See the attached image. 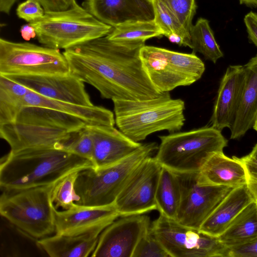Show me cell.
<instances>
[{"instance_id":"4dcf8cb0","label":"cell","mask_w":257,"mask_h":257,"mask_svg":"<svg viewBox=\"0 0 257 257\" xmlns=\"http://www.w3.org/2000/svg\"><path fill=\"white\" fill-rule=\"evenodd\" d=\"M165 52L174 68L194 82L202 77L205 71V65L195 53H183L167 49H165Z\"/></svg>"},{"instance_id":"b9f144b4","label":"cell","mask_w":257,"mask_h":257,"mask_svg":"<svg viewBox=\"0 0 257 257\" xmlns=\"http://www.w3.org/2000/svg\"><path fill=\"white\" fill-rule=\"evenodd\" d=\"M17 0H0V11L9 15L12 7Z\"/></svg>"},{"instance_id":"f35d334b","label":"cell","mask_w":257,"mask_h":257,"mask_svg":"<svg viewBox=\"0 0 257 257\" xmlns=\"http://www.w3.org/2000/svg\"><path fill=\"white\" fill-rule=\"evenodd\" d=\"M45 12L61 11L71 8L76 0H36Z\"/></svg>"},{"instance_id":"484cf974","label":"cell","mask_w":257,"mask_h":257,"mask_svg":"<svg viewBox=\"0 0 257 257\" xmlns=\"http://www.w3.org/2000/svg\"><path fill=\"white\" fill-rule=\"evenodd\" d=\"M157 210L160 214L177 220L181 201V188L175 172L163 167L156 193Z\"/></svg>"},{"instance_id":"836d02e7","label":"cell","mask_w":257,"mask_h":257,"mask_svg":"<svg viewBox=\"0 0 257 257\" xmlns=\"http://www.w3.org/2000/svg\"><path fill=\"white\" fill-rule=\"evenodd\" d=\"M132 257L171 256L154 234L150 228L138 242Z\"/></svg>"},{"instance_id":"8d00e7d4","label":"cell","mask_w":257,"mask_h":257,"mask_svg":"<svg viewBox=\"0 0 257 257\" xmlns=\"http://www.w3.org/2000/svg\"><path fill=\"white\" fill-rule=\"evenodd\" d=\"M238 159L242 163L245 171L247 189L254 200L257 202V162L247 155L238 158Z\"/></svg>"},{"instance_id":"5bb4252c","label":"cell","mask_w":257,"mask_h":257,"mask_svg":"<svg viewBox=\"0 0 257 257\" xmlns=\"http://www.w3.org/2000/svg\"><path fill=\"white\" fill-rule=\"evenodd\" d=\"M6 77L31 91L51 99L85 106L94 105L86 91L84 82L70 73Z\"/></svg>"},{"instance_id":"7a4b0ae2","label":"cell","mask_w":257,"mask_h":257,"mask_svg":"<svg viewBox=\"0 0 257 257\" xmlns=\"http://www.w3.org/2000/svg\"><path fill=\"white\" fill-rule=\"evenodd\" d=\"M1 161L3 191L54 184L71 172L94 168L90 160L56 147L10 151Z\"/></svg>"},{"instance_id":"d6986e66","label":"cell","mask_w":257,"mask_h":257,"mask_svg":"<svg viewBox=\"0 0 257 257\" xmlns=\"http://www.w3.org/2000/svg\"><path fill=\"white\" fill-rule=\"evenodd\" d=\"M140 57L149 79L160 92H170L177 87L194 83L171 64L165 48L145 45L140 49Z\"/></svg>"},{"instance_id":"74e56055","label":"cell","mask_w":257,"mask_h":257,"mask_svg":"<svg viewBox=\"0 0 257 257\" xmlns=\"http://www.w3.org/2000/svg\"><path fill=\"white\" fill-rule=\"evenodd\" d=\"M229 249V257H257V238L246 244Z\"/></svg>"},{"instance_id":"9c48e42d","label":"cell","mask_w":257,"mask_h":257,"mask_svg":"<svg viewBox=\"0 0 257 257\" xmlns=\"http://www.w3.org/2000/svg\"><path fill=\"white\" fill-rule=\"evenodd\" d=\"M70 73L68 63L59 49L29 42L0 39V75H43Z\"/></svg>"},{"instance_id":"2e32d148","label":"cell","mask_w":257,"mask_h":257,"mask_svg":"<svg viewBox=\"0 0 257 257\" xmlns=\"http://www.w3.org/2000/svg\"><path fill=\"white\" fill-rule=\"evenodd\" d=\"M93 143L92 163L99 169L123 160L142 145L130 139L114 126L86 124Z\"/></svg>"},{"instance_id":"60d3db41","label":"cell","mask_w":257,"mask_h":257,"mask_svg":"<svg viewBox=\"0 0 257 257\" xmlns=\"http://www.w3.org/2000/svg\"><path fill=\"white\" fill-rule=\"evenodd\" d=\"M20 33L22 38L26 41H29L37 36L35 28L29 23L21 27Z\"/></svg>"},{"instance_id":"ba28073f","label":"cell","mask_w":257,"mask_h":257,"mask_svg":"<svg viewBox=\"0 0 257 257\" xmlns=\"http://www.w3.org/2000/svg\"><path fill=\"white\" fill-rule=\"evenodd\" d=\"M54 185L3 191L1 215L34 238L50 236L55 232L56 208L52 199Z\"/></svg>"},{"instance_id":"f6af8a7d","label":"cell","mask_w":257,"mask_h":257,"mask_svg":"<svg viewBox=\"0 0 257 257\" xmlns=\"http://www.w3.org/2000/svg\"><path fill=\"white\" fill-rule=\"evenodd\" d=\"M252 128L257 132V118Z\"/></svg>"},{"instance_id":"3957f363","label":"cell","mask_w":257,"mask_h":257,"mask_svg":"<svg viewBox=\"0 0 257 257\" xmlns=\"http://www.w3.org/2000/svg\"><path fill=\"white\" fill-rule=\"evenodd\" d=\"M86 123L72 115L43 107H24L12 122L0 124V136L12 152L27 149L56 147Z\"/></svg>"},{"instance_id":"277c9868","label":"cell","mask_w":257,"mask_h":257,"mask_svg":"<svg viewBox=\"0 0 257 257\" xmlns=\"http://www.w3.org/2000/svg\"><path fill=\"white\" fill-rule=\"evenodd\" d=\"M112 101L117 127L136 142L157 132H179L185 121L184 101L172 98L169 92L148 99Z\"/></svg>"},{"instance_id":"83f0119b","label":"cell","mask_w":257,"mask_h":257,"mask_svg":"<svg viewBox=\"0 0 257 257\" xmlns=\"http://www.w3.org/2000/svg\"><path fill=\"white\" fill-rule=\"evenodd\" d=\"M192 53H201L206 60L215 63L223 54L217 43L209 21L200 18L189 31Z\"/></svg>"},{"instance_id":"ab89813d","label":"cell","mask_w":257,"mask_h":257,"mask_svg":"<svg viewBox=\"0 0 257 257\" xmlns=\"http://www.w3.org/2000/svg\"><path fill=\"white\" fill-rule=\"evenodd\" d=\"M248 38L257 47V14L250 12L244 18Z\"/></svg>"},{"instance_id":"8fae6325","label":"cell","mask_w":257,"mask_h":257,"mask_svg":"<svg viewBox=\"0 0 257 257\" xmlns=\"http://www.w3.org/2000/svg\"><path fill=\"white\" fill-rule=\"evenodd\" d=\"M181 188V201L176 221L195 229L201 225L233 189L200 184L198 172L176 173Z\"/></svg>"},{"instance_id":"30bf717a","label":"cell","mask_w":257,"mask_h":257,"mask_svg":"<svg viewBox=\"0 0 257 257\" xmlns=\"http://www.w3.org/2000/svg\"><path fill=\"white\" fill-rule=\"evenodd\" d=\"M151 228L171 257H229L230 249L217 237L161 214Z\"/></svg>"},{"instance_id":"603a6c76","label":"cell","mask_w":257,"mask_h":257,"mask_svg":"<svg viewBox=\"0 0 257 257\" xmlns=\"http://www.w3.org/2000/svg\"><path fill=\"white\" fill-rule=\"evenodd\" d=\"M254 201L246 184L232 189L200 226L199 229L212 236L218 237L235 217Z\"/></svg>"},{"instance_id":"8992f818","label":"cell","mask_w":257,"mask_h":257,"mask_svg":"<svg viewBox=\"0 0 257 257\" xmlns=\"http://www.w3.org/2000/svg\"><path fill=\"white\" fill-rule=\"evenodd\" d=\"M158 147L156 142L142 144L135 152L115 164L99 169L90 168L80 171L74 187L78 197L76 204L88 206L113 205L134 171L144 160L157 152Z\"/></svg>"},{"instance_id":"5b68a950","label":"cell","mask_w":257,"mask_h":257,"mask_svg":"<svg viewBox=\"0 0 257 257\" xmlns=\"http://www.w3.org/2000/svg\"><path fill=\"white\" fill-rule=\"evenodd\" d=\"M154 157L163 167L176 173L198 172L213 153L223 152L228 141L221 131L205 126L160 136Z\"/></svg>"},{"instance_id":"cb8c5ba5","label":"cell","mask_w":257,"mask_h":257,"mask_svg":"<svg viewBox=\"0 0 257 257\" xmlns=\"http://www.w3.org/2000/svg\"><path fill=\"white\" fill-rule=\"evenodd\" d=\"M103 229L78 235L56 233L38 239L37 245L51 257H87L95 248Z\"/></svg>"},{"instance_id":"d6a6232c","label":"cell","mask_w":257,"mask_h":257,"mask_svg":"<svg viewBox=\"0 0 257 257\" xmlns=\"http://www.w3.org/2000/svg\"><path fill=\"white\" fill-rule=\"evenodd\" d=\"M61 148L92 163L93 143L86 125L82 129L73 132L69 139L61 145Z\"/></svg>"},{"instance_id":"4fadbf2b","label":"cell","mask_w":257,"mask_h":257,"mask_svg":"<svg viewBox=\"0 0 257 257\" xmlns=\"http://www.w3.org/2000/svg\"><path fill=\"white\" fill-rule=\"evenodd\" d=\"M100 233L92 257H132L142 237L151 228L145 214L120 216Z\"/></svg>"},{"instance_id":"4316f807","label":"cell","mask_w":257,"mask_h":257,"mask_svg":"<svg viewBox=\"0 0 257 257\" xmlns=\"http://www.w3.org/2000/svg\"><path fill=\"white\" fill-rule=\"evenodd\" d=\"M29 90L25 86L0 75V124L15 121L24 107Z\"/></svg>"},{"instance_id":"7c38bea8","label":"cell","mask_w":257,"mask_h":257,"mask_svg":"<svg viewBox=\"0 0 257 257\" xmlns=\"http://www.w3.org/2000/svg\"><path fill=\"white\" fill-rule=\"evenodd\" d=\"M162 168L152 156L139 165L115 201L114 205L119 216L157 210L156 193Z\"/></svg>"},{"instance_id":"7bdbcfd3","label":"cell","mask_w":257,"mask_h":257,"mask_svg":"<svg viewBox=\"0 0 257 257\" xmlns=\"http://www.w3.org/2000/svg\"><path fill=\"white\" fill-rule=\"evenodd\" d=\"M247 156L257 162V144L254 146L250 153L247 155Z\"/></svg>"},{"instance_id":"6da1fadb","label":"cell","mask_w":257,"mask_h":257,"mask_svg":"<svg viewBox=\"0 0 257 257\" xmlns=\"http://www.w3.org/2000/svg\"><path fill=\"white\" fill-rule=\"evenodd\" d=\"M142 42L107 36L65 50L70 73L96 89L102 98L144 100L162 93L152 83L140 57Z\"/></svg>"},{"instance_id":"52a82bcc","label":"cell","mask_w":257,"mask_h":257,"mask_svg":"<svg viewBox=\"0 0 257 257\" xmlns=\"http://www.w3.org/2000/svg\"><path fill=\"white\" fill-rule=\"evenodd\" d=\"M29 23L40 43L59 50L106 36L113 28L95 18L76 1L67 10L45 12L42 18Z\"/></svg>"},{"instance_id":"9a60e30c","label":"cell","mask_w":257,"mask_h":257,"mask_svg":"<svg viewBox=\"0 0 257 257\" xmlns=\"http://www.w3.org/2000/svg\"><path fill=\"white\" fill-rule=\"evenodd\" d=\"M55 232L78 235L98 229H104L120 217L114 205L88 206L75 203L63 211L55 210Z\"/></svg>"},{"instance_id":"f546056e","label":"cell","mask_w":257,"mask_h":257,"mask_svg":"<svg viewBox=\"0 0 257 257\" xmlns=\"http://www.w3.org/2000/svg\"><path fill=\"white\" fill-rule=\"evenodd\" d=\"M155 21L167 38L176 34L184 40L186 47L191 48L189 33L185 29L171 10L161 0H153Z\"/></svg>"},{"instance_id":"e0dca14e","label":"cell","mask_w":257,"mask_h":257,"mask_svg":"<svg viewBox=\"0 0 257 257\" xmlns=\"http://www.w3.org/2000/svg\"><path fill=\"white\" fill-rule=\"evenodd\" d=\"M82 7L99 21L113 28L155 18L153 0H84Z\"/></svg>"},{"instance_id":"7402d4cb","label":"cell","mask_w":257,"mask_h":257,"mask_svg":"<svg viewBox=\"0 0 257 257\" xmlns=\"http://www.w3.org/2000/svg\"><path fill=\"white\" fill-rule=\"evenodd\" d=\"M35 106L52 109L80 119L86 124L114 126V113L110 110L96 105L85 106L54 100L29 90L26 94L24 107Z\"/></svg>"},{"instance_id":"ee69618b","label":"cell","mask_w":257,"mask_h":257,"mask_svg":"<svg viewBox=\"0 0 257 257\" xmlns=\"http://www.w3.org/2000/svg\"><path fill=\"white\" fill-rule=\"evenodd\" d=\"M240 4L257 8V0H239Z\"/></svg>"},{"instance_id":"ffe728a7","label":"cell","mask_w":257,"mask_h":257,"mask_svg":"<svg viewBox=\"0 0 257 257\" xmlns=\"http://www.w3.org/2000/svg\"><path fill=\"white\" fill-rule=\"evenodd\" d=\"M239 103L230 128V139L237 140L253 127L257 118V55L244 65Z\"/></svg>"},{"instance_id":"ac0fdd59","label":"cell","mask_w":257,"mask_h":257,"mask_svg":"<svg viewBox=\"0 0 257 257\" xmlns=\"http://www.w3.org/2000/svg\"><path fill=\"white\" fill-rule=\"evenodd\" d=\"M244 79L243 65H229L226 69L218 88L211 126L222 131L231 126L237 111Z\"/></svg>"},{"instance_id":"f1b7e54d","label":"cell","mask_w":257,"mask_h":257,"mask_svg":"<svg viewBox=\"0 0 257 257\" xmlns=\"http://www.w3.org/2000/svg\"><path fill=\"white\" fill-rule=\"evenodd\" d=\"M162 36L163 33L154 20L120 25L114 27L106 36L114 41L145 42L150 38Z\"/></svg>"},{"instance_id":"d590c367","label":"cell","mask_w":257,"mask_h":257,"mask_svg":"<svg viewBox=\"0 0 257 257\" xmlns=\"http://www.w3.org/2000/svg\"><path fill=\"white\" fill-rule=\"evenodd\" d=\"M45 13L42 6L36 0H26L19 4L16 9L17 16L28 23L42 18Z\"/></svg>"},{"instance_id":"44dd1931","label":"cell","mask_w":257,"mask_h":257,"mask_svg":"<svg viewBox=\"0 0 257 257\" xmlns=\"http://www.w3.org/2000/svg\"><path fill=\"white\" fill-rule=\"evenodd\" d=\"M198 180L203 185L232 188L246 184L242 163L237 157L229 158L223 152L214 153L207 159L198 172Z\"/></svg>"},{"instance_id":"d4e9b609","label":"cell","mask_w":257,"mask_h":257,"mask_svg":"<svg viewBox=\"0 0 257 257\" xmlns=\"http://www.w3.org/2000/svg\"><path fill=\"white\" fill-rule=\"evenodd\" d=\"M217 237L229 248L257 238V202L253 201L247 205Z\"/></svg>"},{"instance_id":"e575fe53","label":"cell","mask_w":257,"mask_h":257,"mask_svg":"<svg viewBox=\"0 0 257 257\" xmlns=\"http://www.w3.org/2000/svg\"><path fill=\"white\" fill-rule=\"evenodd\" d=\"M161 1L171 10L189 33L197 9L195 0Z\"/></svg>"},{"instance_id":"1f68e13d","label":"cell","mask_w":257,"mask_h":257,"mask_svg":"<svg viewBox=\"0 0 257 257\" xmlns=\"http://www.w3.org/2000/svg\"><path fill=\"white\" fill-rule=\"evenodd\" d=\"M80 171L71 172L56 182L52 192V201L56 209L66 210L71 207L78 200L74 187Z\"/></svg>"}]
</instances>
